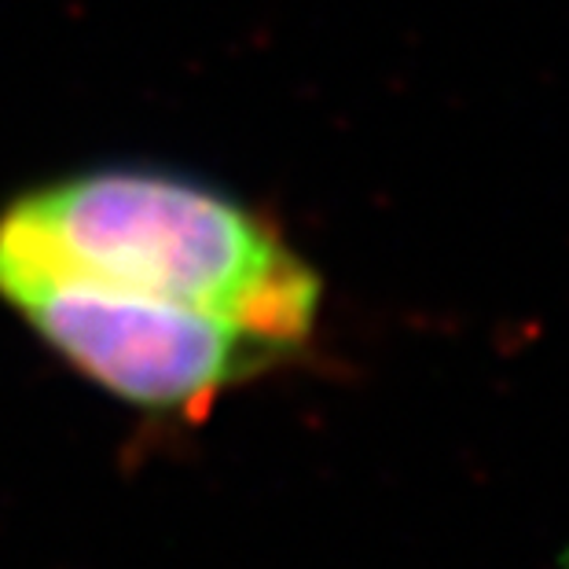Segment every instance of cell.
<instances>
[{
    "label": "cell",
    "instance_id": "cell-1",
    "mask_svg": "<svg viewBox=\"0 0 569 569\" xmlns=\"http://www.w3.org/2000/svg\"><path fill=\"white\" fill-rule=\"evenodd\" d=\"M59 261L118 287L210 312L276 349L312 335L317 272L247 206L169 173L67 177L4 213Z\"/></svg>",
    "mask_w": 569,
    "mask_h": 569
},
{
    "label": "cell",
    "instance_id": "cell-2",
    "mask_svg": "<svg viewBox=\"0 0 569 569\" xmlns=\"http://www.w3.org/2000/svg\"><path fill=\"white\" fill-rule=\"evenodd\" d=\"M0 295L84 379L159 416L199 419L236 382L283 357V349L210 312L59 261L4 217Z\"/></svg>",
    "mask_w": 569,
    "mask_h": 569
}]
</instances>
